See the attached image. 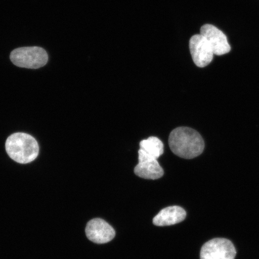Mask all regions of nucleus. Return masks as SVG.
Masks as SVG:
<instances>
[{"label": "nucleus", "mask_w": 259, "mask_h": 259, "mask_svg": "<svg viewBox=\"0 0 259 259\" xmlns=\"http://www.w3.org/2000/svg\"><path fill=\"white\" fill-rule=\"evenodd\" d=\"M169 144L175 154L186 159L199 156L205 148V142L199 133L186 127H178L171 131Z\"/></svg>", "instance_id": "1"}, {"label": "nucleus", "mask_w": 259, "mask_h": 259, "mask_svg": "<svg viewBox=\"0 0 259 259\" xmlns=\"http://www.w3.org/2000/svg\"><path fill=\"white\" fill-rule=\"evenodd\" d=\"M6 153L16 163L28 164L36 159L39 146L31 135L18 132L10 135L6 141Z\"/></svg>", "instance_id": "2"}, {"label": "nucleus", "mask_w": 259, "mask_h": 259, "mask_svg": "<svg viewBox=\"0 0 259 259\" xmlns=\"http://www.w3.org/2000/svg\"><path fill=\"white\" fill-rule=\"evenodd\" d=\"M11 60L15 66L29 69H37L48 63V54L43 48L37 47L16 49L11 54Z\"/></svg>", "instance_id": "3"}, {"label": "nucleus", "mask_w": 259, "mask_h": 259, "mask_svg": "<svg viewBox=\"0 0 259 259\" xmlns=\"http://www.w3.org/2000/svg\"><path fill=\"white\" fill-rule=\"evenodd\" d=\"M236 251L228 239L215 238L205 243L200 251V259H235Z\"/></svg>", "instance_id": "4"}, {"label": "nucleus", "mask_w": 259, "mask_h": 259, "mask_svg": "<svg viewBox=\"0 0 259 259\" xmlns=\"http://www.w3.org/2000/svg\"><path fill=\"white\" fill-rule=\"evenodd\" d=\"M189 48L194 64L205 67L213 60V53L208 41L201 34L194 35L190 38Z\"/></svg>", "instance_id": "5"}, {"label": "nucleus", "mask_w": 259, "mask_h": 259, "mask_svg": "<svg viewBox=\"0 0 259 259\" xmlns=\"http://www.w3.org/2000/svg\"><path fill=\"white\" fill-rule=\"evenodd\" d=\"M139 163L135 167V174L137 176L147 180H158L163 176L164 170L157 159L145 153L138 151Z\"/></svg>", "instance_id": "6"}, {"label": "nucleus", "mask_w": 259, "mask_h": 259, "mask_svg": "<svg viewBox=\"0 0 259 259\" xmlns=\"http://www.w3.org/2000/svg\"><path fill=\"white\" fill-rule=\"evenodd\" d=\"M85 233L89 240L96 244L108 243L115 236V230L101 219L90 220L87 225Z\"/></svg>", "instance_id": "7"}, {"label": "nucleus", "mask_w": 259, "mask_h": 259, "mask_svg": "<svg viewBox=\"0 0 259 259\" xmlns=\"http://www.w3.org/2000/svg\"><path fill=\"white\" fill-rule=\"evenodd\" d=\"M200 34L208 41L213 54L223 56L231 50L228 38L223 32L212 25L205 24L200 29Z\"/></svg>", "instance_id": "8"}, {"label": "nucleus", "mask_w": 259, "mask_h": 259, "mask_svg": "<svg viewBox=\"0 0 259 259\" xmlns=\"http://www.w3.org/2000/svg\"><path fill=\"white\" fill-rule=\"evenodd\" d=\"M186 218L185 210L180 206L167 207L161 210L153 219V223L157 226H166L178 224Z\"/></svg>", "instance_id": "9"}, {"label": "nucleus", "mask_w": 259, "mask_h": 259, "mask_svg": "<svg viewBox=\"0 0 259 259\" xmlns=\"http://www.w3.org/2000/svg\"><path fill=\"white\" fill-rule=\"evenodd\" d=\"M140 149L157 159L164 153L163 142L160 139L154 137L142 140L140 142Z\"/></svg>", "instance_id": "10"}]
</instances>
